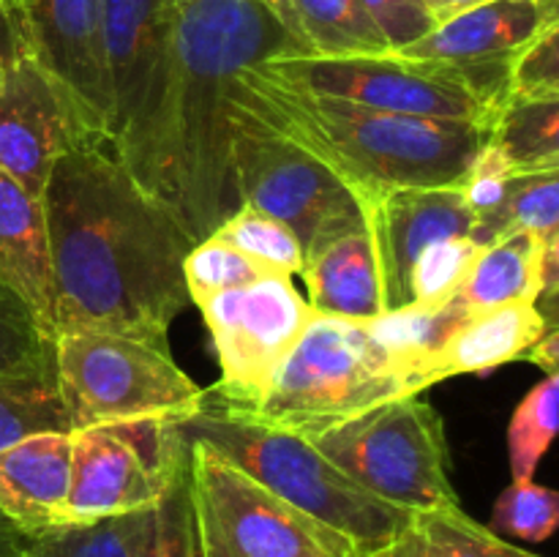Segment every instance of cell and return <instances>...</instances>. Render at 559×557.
<instances>
[{
  "label": "cell",
  "mask_w": 559,
  "mask_h": 557,
  "mask_svg": "<svg viewBox=\"0 0 559 557\" xmlns=\"http://www.w3.org/2000/svg\"><path fill=\"white\" fill-rule=\"evenodd\" d=\"M55 289V331L167 342L191 304L183 260L194 246L104 140L55 162L41 194Z\"/></svg>",
  "instance_id": "cell-1"
},
{
  "label": "cell",
  "mask_w": 559,
  "mask_h": 557,
  "mask_svg": "<svg viewBox=\"0 0 559 557\" xmlns=\"http://www.w3.org/2000/svg\"><path fill=\"white\" fill-rule=\"evenodd\" d=\"M289 55L298 47L262 0L175 5L162 76L112 151L194 244L238 211L229 158L235 76L246 66Z\"/></svg>",
  "instance_id": "cell-2"
},
{
  "label": "cell",
  "mask_w": 559,
  "mask_h": 557,
  "mask_svg": "<svg viewBox=\"0 0 559 557\" xmlns=\"http://www.w3.org/2000/svg\"><path fill=\"white\" fill-rule=\"evenodd\" d=\"M233 102L320 158L364 211L391 191L459 186L491 134V126L311 96L271 80L257 63L238 71Z\"/></svg>",
  "instance_id": "cell-3"
},
{
  "label": "cell",
  "mask_w": 559,
  "mask_h": 557,
  "mask_svg": "<svg viewBox=\"0 0 559 557\" xmlns=\"http://www.w3.org/2000/svg\"><path fill=\"white\" fill-rule=\"evenodd\" d=\"M180 429L189 440L205 442L306 517L336 530L360 557L391 549L415 517L366 491L306 437L293 431L238 418L207 402L200 413L180 420Z\"/></svg>",
  "instance_id": "cell-4"
},
{
  "label": "cell",
  "mask_w": 559,
  "mask_h": 557,
  "mask_svg": "<svg viewBox=\"0 0 559 557\" xmlns=\"http://www.w3.org/2000/svg\"><path fill=\"white\" fill-rule=\"evenodd\" d=\"M418 396L377 347L366 322L314 315L265 396L229 415L311 437L382 402Z\"/></svg>",
  "instance_id": "cell-5"
},
{
  "label": "cell",
  "mask_w": 559,
  "mask_h": 557,
  "mask_svg": "<svg viewBox=\"0 0 559 557\" xmlns=\"http://www.w3.org/2000/svg\"><path fill=\"white\" fill-rule=\"evenodd\" d=\"M55 380L71 431L120 420H186L207 402L167 342L76 331L55 339Z\"/></svg>",
  "instance_id": "cell-6"
},
{
  "label": "cell",
  "mask_w": 559,
  "mask_h": 557,
  "mask_svg": "<svg viewBox=\"0 0 559 557\" xmlns=\"http://www.w3.org/2000/svg\"><path fill=\"white\" fill-rule=\"evenodd\" d=\"M306 440L391 506L413 513L459 506L448 475L445 426L424 399H391Z\"/></svg>",
  "instance_id": "cell-7"
},
{
  "label": "cell",
  "mask_w": 559,
  "mask_h": 557,
  "mask_svg": "<svg viewBox=\"0 0 559 557\" xmlns=\"http://www.w3.org/2000/svg\"><path fill=\"white\" fill-rule=\"evenodd\" d=\"M257 69L282 85L333 102L415 118L491 126L506 93L453 66L402 58L396 52L355 58H271Z\"/></svg>",
  "instance_id": "cell-8"
},
{
  "label": "cell",
  "mask_w": 559,
  "mask_h": 557,
  "mask_svg": "<svg viewBox=\"0 0 559 557\" xmlns=\"http://www.w3.org/2000/svg\"><path fill=\"white\" fill-rule=\"evenodd\" d=\"M229 123L238 205L257 208L287 224L304 246V262L331 240L366 227L360 202L320 158L235 102Z\"/></svg>",
  "instance_id": "cell-9"
},
{
  "label": "cell",
  "mask_w": 559,
  "mask_h": 557,
  "mask_svg": "<svg viewBox=\"0 0 559 557\" xmlns=\"http://www.w3.org/2000/svg\"><path fill=\"white\" fill-rule=\"evenodd\" d=\"M189 442V497L200 557H360L336 530L284 502L205 442Z\"/></svg>",
  "instance_id": "cell-10"
},
{
  "label": "cell",
  "mask_w": 559,
  "mask_h": 557,
  "mask_svg": "<svg viewBox=\"0 0 559 557\" xmlns=\"http://www.w3.org/2000/svg\"><path fill=\"white\" fill-rule=\"evenodd\" d=\"M180 420L147 418L74 431L63 524L147 511L189 464Z\"/></svg>",
  "instance_id": "cell-11"
},
{
  "label": "cell",
  "mask_w": 559,
  "mask_h": 557,
  "mask_svg": "<svg viewBox=\"0 0 559 557\" xmlns=\"http://www.w3.org/2000/svg\"><path fill=\"white\" fill-rule=\"evenodd\" d=\"M213 336L222 377V407L249 410L267 393L278 369L314 317L289 276H265L224 289L200 306Z\"/></svg>",
  "instance_id": "cell-12"
},
{
  "label": "cell",
  "mask_w": 559,
  "mask_h": 557,
  "mask_svg": "<svg viewBox=\"0 0 559 557\" xmlns=\"http://www.w3.org/2000/svg\"><path fill=\"white\" fill-rule=\"evenodd\" d=\"M27 55L63 87L98 140H112L104 0H14Z\"/></svg>",
  "instance_id": "cell-13"
},
{
  "label": "cell",
  "mask_w": 559,
  "mask_h": 557,
  "mask_svg": "<svg viewBox=\"0 0 559 557\" xmlns=\"http://www.w3.org/2000/svg\"><path fill=\"white\" fill-rule=\"evenodd\" d=\"M85 140H98L69 93L31 58L0 66V169L41 200L55 162Z\"/></svg>",
  "instance_id": "cell-14"
},
{
  "label": "cell",
  "mask_w": 559,
  "mask_h": 557,
  "mask_svg": "<svg viewBox=\"0 0 559 557\" xmlns=\"http://www.w3.org/2000/svg\"><path fill=\"white\" fill-rule=\"evenodd\" d=\"M555 25L559 0H486L440 22L396 55L469 71L508 96L511 60Z\"/></svg>",
  "instance_id": "cell-15"
},
{
  "label": "cell",
  "mask_w": 559,
  "mask_h": 557,
  "mask_svg": "<svg viewBox=\"0 0 559 557\" xmlns=\"http://www.w3.org/2000/svg\"><path fill=\"white\" fill-rule=\"evenodd\" d=\"M364 216L374 244L385 311L413 304L409 271L420 251L437 240L473 235L475 229V216L459 186L391 191L366 208Z\"/></svg>",
  "instance_id": "cell-16"
},
{
  "label": "cell",
  "mask_w": 559,
  "mask_h": 557,
  "mask_svg": "<svg viewBox=\"0 0 559 557\" xmlns=\"http://www.w3.org/2000/svg\"><path fill=\"white\" fill-rule=\"evenodd\" d=\"M169 0H104V52L112 91V145L151 98L173 42Z\"/></svg>",
  "instance_id": "cell-17"
},
{
  "label": "cell",
  "mask_w": 559,
  "mask_h": 557,
  "mask_svg": "<svg viewBox=\"0 0 559 557\" xmlns=\"http://www.w3.org/2000/svg\"><path fill=\"white\" fill-rule=\"evenodd\" d=\"M74 431H36L0 451V517L25 533L63 524Z\"/></svg>",
  "instance_id": "cell-18"
},
{
  "label": "cell",
  "mask_w": 559,
  "mask_h": 557,
  "mask_svg": "<svg viewBox=\"0 0 559 557\" xmlns=\"http://www.w3.org/2000/svg\"><path fill=\"white\" fill-rule=\"evenodd\" d=\"M546 331H555V325H549L535 304H511L469 317L426 360L424 386L431 388L448 377L480 375L508 360H522Z\"/></svg>",
  "instance_id": "cell-19"
},
{
  "label": "cell",
  "mask_w": 559,
  "mask_h": 557,
  "mask_svg": "<svg viewBox=\"0 0 559 557\" xmlns=\"http://www.w3.org/2000/svg\"><path fill=\"white\" fill-rule=\"evenodd\" d=\"M0 278L14 287L36 309L44 325L58 336L44 205L3 169H0Z\"/></svg>",
  "instance_id": "cell-20"
},
{
  "label": "cell",
  "mask_w": 559,
  "mask_h": 557,
  "mask_svg": "<svg viewBox=\"0 0 559 557\" xmlns=\"http://www.w3.org/2000/svg\"><path fill=\"white\" fill-rule=\"evenodd\" d=\"M300 276L309 287L314 315L369 322L385 311L369 227L353 229L322 246L304 262Z\"/></svg>",
  "instance_id": "cell-21"
},
{
  "label": "cell",
  "mask_w": 559,
  "mask_h": 557,
  "mask_svg": "<svg viewBox=\"0 0 559 557\" xmlns=\"http://www.w3.org/2000/svg\"><path fill=\"white\" fill-rule=\"evenodd\" d=\"M304 58L391 52L358 0H262Z\"/></svg>",
  "instance_id": "cell-22"
},
{
  "label": "cell",
  "mask_w": 559,
  "mask_h": 557,
  "mask_svg": "<svg viewBox=\"0 0 559 557\" xmlns=\"http://www.w3.org/2000/svg\"><path fill=\"white\" fill-rule=\"evenodd\" d=\"M551 244L516 229L484 246L453 304L467 317L486 315L511 304H535L544 278L546 249Z\"/></svg>",
  "instance_id": "cell-23"
},
{
  "label": "cell",
  "mask_w": 559,
  "mask_h": 557,
  "mask_svg": "<svg viewBox=\"0 0 559 557\" xmlns=\"http://www.w3.org/2000/svg\"><path fill=\"white\" fill-rule=\"evenodd\" d=\"M469 317L456 304L429 309V306H404V309L382 311L380 317L366 322L377 347L388 355L399 375L409 382L413 393L426 391L424 366L445 339L464 325Z\"/></svg>",
  "instance_id": "cell-24"
},
{
  "label": "cell",
  "mask_w": 559,
  "mask_h": 557,
  "mask_svg": "<svg viewBox=\"0 0 559 557\" xmlns=\"http://www.w3.org/2000/svg\"><path fill=\"white\" fill-rule=\"evenodd\" d=\"M489 142L513 175L559 169V98L506 96L491 120Z\"/></svg>",
  "instance_id": "cell-25"
},
{
  "label": "cell",
  "mask_w": 559,
  "mask_h": 557,
  "mask_svg": "<svg viewBox=\"0 0 559 557\" xmlns=\"http://www.w3.org/2000/svg\"><path fill=\"white\" fill-rule=\"evenodd\" d=\"M385 557H540L535 552L502 541L486 524L475 522L462 506L415 513L409 528L399 535Z\"/></svg>",
  "instance_id": "cell-26"
},
{
  "label": "cell",
  "mask_w": 559,
  "mask_h": 557,
  "mask_svg": "<svg viewBox=\"0 0 559 557\" xmlns=\"http://www.w3.org/2000/svg\"><path fill=\"white\" fill-rule=\"evenodd\" d=\"M516 229L533 233L544 244L559 240V169L516 175L500 211L475 224L469 238L480 246H489Z\"/></svg>",
  "instance_id": "cell-27"
},
{
  "label": "cell",
  "mask_w": 559,
  "mask_h": 557,
  "mask_svg": "<svg viewBox=\"0 0 559 557\" xmlns=\"http://www.w3.org/2000/svg\"><path fill=\"white\" fill-rule=\"evenodd\" d=\"M147 511L27 533L25 557H134Z\"/></svg>",
  "instance_id": "cell-28"
},
{
  "label": "cell",
  "mask_w": 559,
  "mask_h": 557,
  "mask_svg": "<svg viewBox=\"0 0 559 557\" xmlns=\"http://www.w3.org/2000/svg\"><path fill=\"white\" fill-rule=\"evenodd\" d=\"M55 339L36 309L0 278V377L52 375Z\"/></svg>",
  "instance_id": "cell-29"
},
{
  "label": "cell",
  "mask_w": 559,
  "mask_h": 557,
  "mask_svg": "<svg viewBox=\"0 0 559 557\" xmlns=\"http://www.w3.org/2000/svg\"><path fill=\"white\" fill-rule=\"evenodd\" d=\"M36 431H71L55 371L0 377V451Z\"/></svg>",
  "instance_id": "cell-30"
},
{
  "label": "cell",
  "mask_w": 559,
  "mask_h": 557,
  "mask_svg": "<svg viewBox=\"0 0 559 557\" xmlns=\"http://www.w3.org/2000/svg\"><path fill=\"white\" fill-rule=\"evenodd\" d=\"M559 375H546L513 410L508 426V457L513 481H533L540 459L557 435Z\"/></svg>",
  "instance_id": "cell-31"
},
{
  "label": "cell",
  "mask_w": 559,
  "mask_h": 557,
  "mask_svg": "<svg viewBox=\"0 0 559 557\" xmlns=\"http://www.w3.org/2000/svg\"><path fill=\"white\" fill-rule=\"evenodd\" d=\"M265 276H284V273H276L262 262L251 260L249 254L224 244L216 235L197 240L183 260L186 289H189V300L194 306H202L224 289L246 287V284H254Z\"/></svg>",
  "instance_id": "cell-32"
},
{
  "label": "cell",
  "mask_w": 559,
  "mask_h": 557,
  "mask_svg": "<svg viewBox=\"0 0 559 557\" xmlns=\"http://www.w3.org/2000/svg\"><path fill=\"white\" fill-rule=\"evenodd\" d=\"M213 235L284 276L304 271V246L295 238L293 229L257 208L238 205V211Z\"/></svg>",
  "instance_id": "cell-33"
},
{
  "label": "cell",
  "mask_w": 559,
  "mask_h": 557,
  "mask_svg": "<svg viewBox=\"0 0 559 557\" xmlns=\"http://www.w3.org/2000/svg\"><path fill=\"white\" fill-rule=\"evenodd\" d=\"M480 251H484V246L475 244L469 235L437 240L429 249L420 251L413 271H409V295H413L409 306L440 309V306L451 304L467 282Z\"/></svg>",
  "instance_id": "cell-34"
},
{
  "label": "cell",
  "mask_w": 559,
  "mask_h": 557,
  "mask_svg": "<svg viewBox=\"0 0 559 557\" xmlns=\"http://www.w3.org/2000/svg\"><path fill=\"white\" fill-rule=\"evenodd\" d=\"M134 557H200L194 517H191L189 464L175 475L162 500L147 508Z\"/></svg>",
  "instance_id": "cell-35"
},
{
  "label": "cell",
  "mask_w": 559,
  "mask_h": 557,
  "mask_svg": "<svg viewBox=\"0 0 559 557\" xmlns=\"http://www.w3.org/2000/svg\"><path fill=\"white\" fill-rule=\"evenodd\" d=\"M559 522V495L535 481H511L491 508V530L522 541L551 538Z\"/></svg>",
  "instance_id": "cell-36"
},
{
  "label": "cell",
  "mask_w": 559,
  "mask_h": 557,
  "mask_svg": "<svg viewBox=\"0 0 559 557\" xmlns=\"http://www.w3.org/2000/svg\"><path fill=\"white\" fill-rule=\"evenodd\" d=\"M508 96L559 98V25L540 33L511 60Z\"/></svg>",
  "instance_id": "cell-37"
},
{
  "label": "cell",
  "mask_w": 559,
  "mask_h": 557,
  "mask_svg": "<svg viewBox=\"0 0 559 557\" xmlns=\"http://www.w3.org/2000/svg\"><path fill=\"white\" fill-rule=\"evenodd\" d=\"M513 178H516V175L511 173V167H508L506 158L500 156V151H497L491 142H486L484 151L475 156L467 175H464V180L459 183L464 202H467V208L473 211L475 224L486 222V218H491L500 211Z\"/></svg>",
  "instance_id": "cell-38"
},
{
  "label": "cell",
  "mask_w": 559,
  "mask_h": 557,
  "mask_svg": "<svg viewBox=\"0 0 559 557\" xmlns=\"http://www.w3.org/2000/svg\"><path fill=\"white\" fill-rule=\"evenodd\" d=\"M366 14L385 36L391 52L409 47L437 27L435 16L420 0H358Z\"/></svg>",
  "instance_id": "cell-39"
},
{
  "label": "cell",
  "mask_w": 559,
  "mask_h": 557,
  "mask_svg": "<svg viewBox=\"0 0 559 557\" xmlns=\"http://www.w3.org/2000/svg\"><path fill=\"white\" fill-rule=\"evenodd\" d=\"M27 47L22 38L20 20H16L14 0H0V66L25 58Z\"/></svg>",
  "instance_id": "cell-40"
},
{
  "label": "cell",
  "mask_w": 559,
  "mask_h": 557,
  "mask_svg": "<svg viewBox=\"0 0 559 557\" xmlns=\"http://www.w3.org/2000/svg\"><path fill=\"white\" fill-rule=\"evenodd\" d=\"M557 355H559V333L555 328V331H546L544 336L527 349V355H524L522 360H533V364H538L546 375H557Z\"/></svg>",
  "instance_id": "cell-41"
},
{
  "label": "cell",
  "mask_w": 559,
  "mask_h": 557,
  "mask_svg": "<svg viewBox=\"0 0 559 557\" xmlns=\"http://www.w3.org/2000/svg\"><path fill=\"white\" fill-rule=\"evenodd\" d=\"M420 3L426 5V11H429V14L435 16L437 25H440V22L451 20V16L462 14V11L473 9V5L486 3V0H420Z\"/></svg>",
  "instance_id": "cell-42"
},
{
  "label": "cell",
  "mask_w": 559,
  "mask_h": 557,
  "mask_svg": "<svg viewBox=\"0 0 559 557\" xmlns=\"http://www.w3.org/2000/svg\"><path fill=\"white\" fill-rule=\"evenodd\" d=\"M27 533L11 522H0V557H25Z\"/></svg>",
  "instance_id": "cell-43"
},
{
  "label": "cell",
  "mask_w": 559,
  "mask_h": 557,
  "mask_svg": "<svg viewBox=\"0 0 559 557\" xmlns=\"http://www.w3.org/2000/svg\"><path fill=\"white\" fill-rule=\"evenodd\" d=\"M173 5H180V3H189V0H169Z\"/></svg>",
  "instance_id": "cell-44"
},
{
  "label": "cell",
  "mask_w": 559,
  "mask_h": 557,
  "mask_svg": "<svg viewBox=\"0 0 559 557\" xmlns=\"http://www.w3.org/2000/svg\"><path fill=\"white\" fill-rule=\"evenodd\" d=\"M0 522H9V519H3V517H0Z\"/></svg>",
  "instance_id": "cell-45"
},
{
  "label": "cell",
  "mask_w": 559,
  "mask_h": 557,
  "mask_svg": "<svg viewBox=\"0 0 559 557\" xmlns=\"http://www.w3.org/2000/svg\"><path fill=\"white\" fill-rule=\"evenodd\" d=\"M374 557H385V555H374Z\"/></svg>",
  "instance_id": "cell-46"
}]
</instances>
